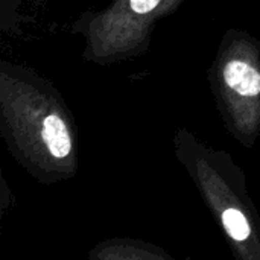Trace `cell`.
<instances>
[{
	"instance_id": "6da1fadb",
	"label": "cell",
	"mask_w": 260,
	"mask_h": 260,
	"mask_svg": "<svg viewBox=\"0 0 260 260\" xmlns=\"http://www.w3.org/2000/svg\"><path fill=\"white\" fill-rule=\"evenodd\" d=\"M0 134L9 155L38 183L75 178V116L59 90L34 69L0 61Z\"/></svg>"
},
{
	"instance_id": "7a4b0ae2",
	"label": "cell",
	"mask_w": 260,
	"mask_h": 260,
	"mask_svg": "<svg viewBox=\"0 0 260 260\" xmlns=\"http://www.w3.org/2000/svg\"><path fill=\"white\" fill-rule=\"evenodd\" d=\"M174 151L235 256L260 260V216L241 166L229 152L206 145L186 128L175 131Z\"/></svg>"
},
{
	"instance_id": "3957f363",
	"label": "cell",
	"mask_w": 260,
	"mask_h": 260,
	"mask_svg": "<svg viewBox=\"0 0 260 260\" xmlns=\"http://www.w3.org/2000/svg\"><path fill=\"white\" fill-rule=\"evenodd\" d=\"M207 81L227 131L251 149L260 137V40L242 29H227Z\"/></svg>"
},
{
	"instance_id": "277c9868",
	"label": "cell",
	"mask_w": 260,
	"mask_h": 260,
	"mask_svg": "<svg viewBox=\"0 0 260 260\" xmlns=\"http://www.w3.org/2000/svg\"><path fill=\"white\" fill-rule=\"evenodd\" d=\"M184 2L108 0L101 9L82 12L70 29L84 41L82 58L107 67L146 53L158 21Z\"/></svg>"
},
{
	"instance_id": "5b68a950",
	"label": "cell",
	"mask_w": 260,
	"mask_h": 260,
	"mask_svg": "<svg viewBox=\"0 0 260 260\" xmlns=\"http://www.w3.org/2000/svg\"><path fill=\"white\" fill-rule=\"evenodd\" d=\"M88 257L93 260H169L163 248L134 238H114L98 244Z\"/></svg>"
},
{
	"instance_id": "8992f818",
	"label": "cell",
	"mask_w": 260,
	"mask_h": 260,
	"mask_svg": "<svg viewBox=\"0 0 260 260\" xmlns=\"http://www.w3.org/2000/svg\"><path fill=\"white\" fill-rule=\"evenodd\" d=\"M24 0H0V30L3 34H18V8Z\"/></svg>"
}]
</instances>
